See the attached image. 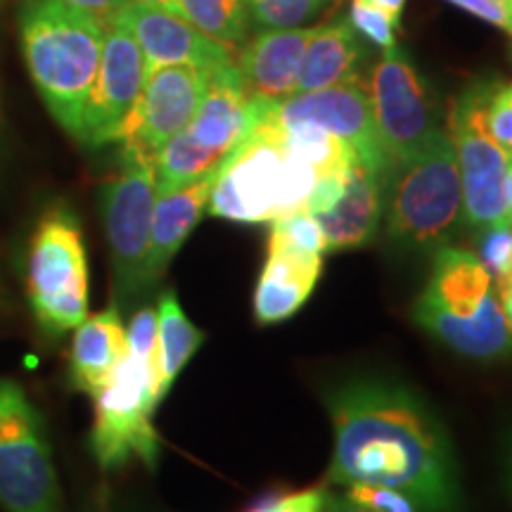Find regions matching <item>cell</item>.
<instances>
[{
  "label": "cell",
  "mask_w": 512,
  "mask_h": 512,
  "mask_svg": "<svg viewBox=\"0 0 512 512\" xmlns=\"http://www.w3.org/2000/svg\"><path fill=\"white\" fill-rule=\"evenodd\" d=\"M482 88L465 91L448 114V136L456 147L463 214L472 228H486L508 221L505 207V176L512 157L486 131L482 121Z\"/></svg>",
  "instance_id": "obj_8"
},
{
  "label": "cell",
  "mask_w": 512,
  "mask_h": 512,
  "mask_svg": "<svg viewBox=\"0 0 512 512\" xmlns=\"http://www.w3.org/2000/svg\"><path fill=\"white\" fill-rule=\"evenodd\" d=\"M19 31L38 93L57 124L76 138L98 76L105 27L57 0H24Z\"/></svg>",
  "instance_id": "obj_2"
},
{
  "label": "cell",
  "mask_w": 512,
  "mask_h": 512,
  "mask_svg": "<svg viewBox=\"0 0 512 512\" xmlns=\"http://www.w3.org/2000/svg\"><path fill=\"white\" fill-rule=\"evenodd\" d=\"M363 55L356 29L349 19L320 24L306 46L302 72H299L297 93H311L330 88L356 76V64ZM294 93V95H297Z\"/></svg>",
  "instance_id": "obj_23"
},
{
  "label": "cell",
  "mask_w": 512,
  "mask_h": 512,
  "mask_svg": "<svg viewBox=\"0 0 512 512\" xmlns=\"http://www.w3.org/2000/svg\"><path fill=\"white\" fill-rule=\"evenodd\" d=\"M508 486L512 494V444H510V456H508Z\"/></svg>",
  "instance_id": "obj_42"
},
{
  "label": "cell",
  "mask_w": 512,
  "mask_h": 512,
  "mask_svg": "<svg viewBox=\"0 0 512 512\" xmlns=\"http://www.w3.org/2000/svg\"><path fill=\"white\" fill-rule=\"evenodd\" d=\"M316 27L266 29L235 55L242 86L249 98L283 102L297 93L302 60Z\"/></svg>",
  "instance_id": "obj_16"
},
{
  "label": "cell",
  "mask_w": 512,
  "mask_h": 512,
  "mask_svg": "<svg viewBox=\"0 0 512 512\" xmlns=\"http://www.w3.org/2000/svg\"><path fill=\"white\" fill-rule=\"evenodd\" d=\"M209 72L195 64H166L145 76L143 93L121 131V162H157L159 150L178 136L207 93Z\"/></svg>",
  "instance_id": "obj_9"
},
{
  "label": "cell",
  "mask_w": 512,
  "mask_h": 512,
  "mask_svg": "<svg viewBox=\"0 0 512 512\" xmlns=\"http://www.w3.org/2000/svg\"><path fill=\"white\" fill-rule=\"evenodd\" d=\"M382 183V174L368 164L358 159L351 164L342 200L330 211L316 216L323 228L328 254L373 242L382 221Z\"/></svg>",
  "instance_id": "obj_19"
},
{
  "label": "cell",
  "mask_w": 512,
  "mask_h": 512,
  "mask_svg": "<svg viewBox=\"0 0 512 512\" xmlns=\"http://www.w3.org/2000/svg\"><path fill=\"white\" fill-rule=\"evenodd\" d=\"M482 121L489 136L512 157V83H484Z\"/></svg>",
  "instance_id": "obj_29"
},
{
  "label": "cell",
  "mask_w": 512,
  "mask_h": 512,
  "mask_svg": "<svg viewBox=\"0 0 512 512\" xmlns=\"http://www.w3.org/2000/svg\"><path fill=\"white\" fill-rule=\"evenodd\" d=\"M57 3L67 5V8L79 10L83 15L93 17L102 27H112L114 19L121 10L126 8L128 0H57Z\"/></svg>",
  "instance_id": "obj_36"
},
{
  "label": "cell",
  "mask_w": 512,
  "mask_h": 512,
  "mask_svg": "<svg viewBox=\"0 0 512 512\" xmlns=\"http://www.w3.org/2000/svg\"><path fill=\"white\" fill-rule=\"evenodd\" d=\"M128 3H143V5H155V8H164V10L178 12V0H128Z\"/></svg>",
  "instance_id": "obj_40"
},
{
  "label": "cell",
  "mask_w": 512,
  "mask_h": 512,
  "mask_svg": "<svg viewBox=\"0 0 512 512\" xmlns=\"http://www.w3.org/2000/svg\"><path fill=\"white\" fill-rule=\"evenodd\" d=\"M387 233L401 245L439 247L465 221L456 147L439 131L387 171L382 183Z\"/></svg>",
  "instance_id": "obj_4"
},
{
  "label": "cell",
  "mask_w": 512,
  "mask_h": 512,
  "mask_svg": "<svg viewBox=\"0 0 512 512\" xmlns=\"http://www.w3.org/2000/svg\"><path fill=\"white\" fill-rule=\"evenodd\" d=\"M178 15L228 48L245 43L252 27L245 0H178Z\"/></svg>",
  "instance_id": "obj_25"
},
{
  "label": "cell",
  "mask_w": 512,
  "mask_h": 512,
  "mask_svg": "<svg viewBox=\"0 0 512 512\" xmlns=\"http://www.w3.org/2000/svg\"><path fill=\"white\" fill-rule=\"evenodd\" d=\"M268 247L287 249V252L323 256L328 254L325 247L323 228L311 211L299 209L292 214L280 216L271 221V235H268Z\"/></svg>",
  "instance_id": "obj_26"
},
{
  "label": "cell",
  "mask_w": 512,
  "mask_h": 512,
  "mask_svg": "<svg viewBox=\"0 0 512 512\" xmlns=\"http://www.w3.org/2000/svg\"><path fill=\"white\" fill-rule=\"evenodd\" d=\"M332 484L401 491L418 512H463L458 465L444 425L401 384L361 380L328 396Z\"/></svg>",
  "instance_id": "obj_1"
},
{
  "label": "cell",
  "mask_w": 512,
  "mask_h": 512,
  "mask_svg": "<svg viewBox=\"0 0 512 512\" xmlns=\"http://www.w3.org/2000/svg\"><path fill=\"white\" fill-rule=\"evenodd\" d=\"M268 105L273 102L249 98L242 86L238 64L233 62L209 74L207 93L183 133L200 150L223 162L228 152L252 133Z\"/></svg>",
  "instance_id": "obj_15"
},
{
  "label": "cell",
  "mask_w": 512,
  "mask_h": 512,
  "mask_svg": "<svg viewBox=\"0 0 512 512\" xmlns=\"http://www.w3.org/2000/svg\"><path fill=\"white\" fill-rule=\"evenodd\" d=\"M114 24L124 27L136 38L145 55L147 72L166 67V64H195L204 72L214 74L235 62L233 48L202 34L178 12L155 8V5L128 3L114 19Z\"/></svg>",
  "instance_id": "obj_14"
},
{
  "label": "cell",
  "mask_w": 512,
  "mask_h": 512,
  "mask_svg": "<svg viewBox=\"0 0 512 512\" xmlns=\"http://www.w3.org/2000/svg\"><path fill=\"white\" fill-rule=\"evenodd\" d=\"M505 207H508V221H512V162L508 166V176H505Z\"/></svg>",
  "instance_id": "obj_41"
},
{
  "label": "cell",
  "mask_w": 512,
  "mask_h": 512,
  "mask_svg": "<svg viewBox=\"0 0 512 512\" xmlns=\"http://www.w3.org/2000/svg\"><path fill=\"white\" fill-rule=\"evenodd\" d=\"M491 292L494 280L477 254L458 247H441L420 299L453 316H472Z\"/></svg>",
  "instance_id": "obj_22"
},
{
  "label": "cell",
  "mask_w": 512,
  "mask_h": 512,
  "mask_svg": "<svg viewBox=\"0 0 512 512\" xmlns=\"http://www.w3.org/2000/svg\"><path fill=\"white\" fill-rule=\"evenodd\" d=\"M126 349L143 358L157 356V309L145 306L126 328Z\"/></svg>",
  "instance_id": "obj_32"
},
{
  "label": "cell",
  "mask_w": 512,
  "mask_h": 512,
  "mask_svg": "<svg viewBox=\"0 0 512 512\" xmlns=\"http://www.w3.org/2000/svg\"><path fill=\"white\" fill-rule=\"evenodd\" d=\"M126 354V328L117 306L95 313L76 328L69 358L72 387L95 396L110 382Z\"/></svg>",
  "instance_id": "obj_21"
},
{
  "label": "cell",
  "mask_w": 512,
  "mask_h": 512,
  "mask_svg": "<svg viewBox=\"0 0 512 512\" xmlns=\"http://www.w3.org/2000/svg\"><path fill=\"white\" fill-rule=\"evenodd\" d=\"M347 496L373 512H418L411 498L403 496L401 491L387 489V486L351 484Z\"/></svg>",
  "instance_id": "obj_31"
},
{
  "label": "cell",
  "mask_w": 512,
  "mask_h": 512,
  "mask_svg": "<svg viewBox=\"0 0 512 512\" xmlns=\"http://www.w3.org/2000/svg\"><path fill=\"white\" fill-rule=\"evenodd\" d=\"M31 311L43 330L62 335L88 318V259L81 223L67 204L38 221L27 259Z\"/></svg>",
  "instance_id": "obj_5"
},
{
  "label": "cell",
  "mask_w": 512,
  "mask_h": 512,
  "mask_svg": "<svg viewBox=\"0 0 512 512\" xmlns=\"http://www.w3.org/2000/svg\"><path fill=\"white\" fill-rule=\"evenodd\" d=\"M368 3H373L380 10L389 12V15L396 19V22H399L401 15H403V10H406V0H368Z\"/></svg>",
  "instance_id": "obj_39"
},
{
  "label": "cell",
  "mask_w": 512,
  "mask_h": 512,
  "mask_svg": "<svg viewBox=\"0 0 512 512\" xmlns=\"http://www.w3.org/2000/svg\"><path fill=\"white\" fill-rule=\"evenodd\" d=\"M325 512H373L366 505L351 501L349 496H332L328 498V505H325Z\"/></svg>",
  "instance_id": "obj_37"
},
{
  "label": "cell",
  "mask_w": 512,
  "mask_h": 512,
  "mask_svg": "<svg viewBox=\"0 0 512 512\" xmlns=\"http://www.w3.org/2000/svg\"><path fill=\"white\" fill-rule=\"evenodd\" d=\"M413 320L448 349L467 358L494 361L512 351V328L496 292H491L472 316H453L418 299Z\"/></svg>",
  "instance_id": "obj_17"
},
{
  "label": "cell",
  "mask_w": 512,
  "mask_h": 512,
  "mask_svg": "<svg viewBox=\"0 0 512 512\" xmlns=\"http://www.w3.org/2000/svg\"><path fill=\"white\" fill-rule=\"evenodd\" d=\"M328 498L330 494L325 486H311V489L271 498V501L256 505L252 512H325Z\"/></svg>",
  "instance_id": "obj_33"
},
{
  "label": "cell",
  "mask_w": 512,
  "mask_h": 512,
  "mask_svg": "<svg viewBox=\"0 0 512 512\" xmlns=\"http://www.w3.org/2000/svg\"><path fill=\"white\" fill-rule=\"evenodd\" d=\"M370 107L389 169L418 152L439 131L437 110L413 62L392 48L368 79Z\"/></svg>",
  "instance_id": "obj_11"
},
{
  "label": "cell",
  "mask_w": 512,
  "mask_h": 512,
  "mask_svg": "<svg viewBox=\"0 0 512 512\" xmlns=\"http://www.w3.org/2000/svg\"><path fill=\"white\" fill-rule=\"evenodd\" d=\"M323 256L268 247L264 271L254 292V318L259 325L283 323L309 302L316 287Z\"/></svg>",
  "instance_id": "obj_20"
},
{
  "label": "cell",
  "mask_w": 512,
  "mask_h": 512,
  "mask_svg": "<svg viewBox=\"0 0 512 512\" xmlns=\"http://www.w3.org/2000/svg\"><path fill=\"white\" fill-rule=\"evenodd\" d=\"M498 302H501L503 311H505V318H508L510 328H512V271L505 280L498 283Z\"/></svg>",
  "instance_id": "obj_38"
},
{
  "label": "cell",
  "mask_w": 512,
  "mask_h": 512,
  "mask_svg": "<svg viewBox=\"0 0 512 512\" xmlns=\"http://www.w3.org/2000/svg\"><path fill=\"white\" fill-rule=\"evenodd\" d=\"M477 259L498 285L512 271V221L477 230Z\"/></svg>",
  "instance_id": "obj_28"
},
{
  "label": "cell",
  "mask_w": 512,
  "mask_h": 512,
  "mask_svg": "<svg viewBox=\"0 0 512 512\" xmlns=\"http://www.w3.org/2000/svg\"><path fill=\"white\" fill-rule=\"evenodd\" d=\"M501 3L505 5V10H508L510 15H512V0H501Z\"/></svg>",
  "instance_id": "obj_43"
},
{
  "label": "cell",
  "mask_w": 512,
  "mask_h": 512,
  "mask_svg": "<svg viewBox=\"0 0 512 512\" xmlns=\"http://www.w3.org/2000/svg\"><path fill=\"white\" fill-rule=\"evenodd\" d=\"M95 399V425L91 434L93 456L100 467L114 470L138 458L157 465L159 437L152 425L157 411V366L155 358H143L126 349L110 382Z\"/></svg>",
  "instance_id": "obj_6"
},
{
  "label": "cell",
  "mask_w": 512,
  "mask_h": 512,
  "mask_svg": "<svg viewBox=\"0 0 512 512\" xmlns=\"http://www.w3.org/2000/svg\"><path fill=\"white\" fill-rule=\"evenodd\" d=\"M204 332L190 323L176 292H164L157 304V396L164 399L171 384L202 347Z\"/></svg>",
  "instance_id": "obj_24"
},
{
  "label": "cell",
  "mask_w": 512,
  "mask_h": 512,
  "mask_svg": "<svg viewBox=\"0 0 512 512\" xmlns=\"http://www.w3.org/2000/svg\"><path fill=\"white\" fill-rule=\"evenodd\" d=\"M100 512H105V510H100Z\"/></svg>",
  "instance_id": "obj_44"
},
{
  "label": "cell",
  "mask_w": 512,
  "mask_h": 512,
  "mask_svg": "<svg viewBox=\"0 0 512 512\" xmlns=\"http://www.w3.org/2000/svg\"><path fill=\"white\" fill-rule=\"evenodd\" d=\"M268 117L278 124H313L323 128L344 140L354 150L358 162L368 164L382 178L387 176L389 159L375 131L368 83L358 74L330 88L297 93L283 102H273Z\"/></svg>",
  "instance_id": "obj_12"
},
{
  "label": "cell",
  "mask_w": 512,
  "mask_h": 512,
  "mask_svg": "<svg viewBox=\"0 0 512 512\" xmlns=\"http://www.w3.org/2000/svg\"><path fill=\"white\" fill-rule=\"evenodd\" d=\"M124 169L100 190L102 221L110 242L117 292L133 297L147 287L152 209L157 200L155 164L121 162Z\"/></svg>",
  "instance_id": "obj_10"
},
{
  "label": "cell",
  "mask_w": 512,
  "mask_h": 512,
  "mask_svg": "<svg viewBox=\"0 0 512 512\" xmlns=\"http://www.w3.org/2000/svg\"><path fill=\"white\" fill-rule=\"evenodd\" d=\"M145 55L119 24L105 29L98 76L88 95L76 140L88 147L119 143L121 131L145 86Z\"/></svg>",
  "instance_id": "obj_13"
},
{
  "label": "cell",
  "mask_w": 512,
  "mask_h": 512,
  "mask_svg": "<svg viewBox=\"0 0 512 512\" xmlns=\"http://www.w3.org/2000/svg\"><path fill=\"white\" fill-rule=\"evenodd\" d=\"M264 114L216 169L207 204L216 219L266 223L306 209L316 169L283 145Z\"/></svg>",
  "instance_id": "obj_3"
},
{
  "label": "cell",
  "mask_w": 512,
  "mask_h": 512,
  "mask_svg": "<svg viewBox=\"0 0 512 512\" xmlns=\"http://www.w3.org/2000/svg\"><path fill=\"white\" fill-rule=\"evenodd\" d=\"M446 3L456 5V8L470 12V15L482 19V22H489L512 34V15L505 10L501 0H446Z\"/></svg>",
  "instance_id": "obj_35"
},
{
  "label": "cell",
  "mask_w": 512,
  "mask_h": 512,
  "mask_svg": "<svg viewBox=\"0 0 512 512\" xmlns=\"http://www.w3.org/2000/svg\"><path fill=\"white\" fill-rule=\"evenodd\" d=\"M249 19L259 29L302 27L306 19L318 15L328 0H245Z\"/></svg>",
  "instance_id": "obj_27"
},
{
  "label": "cell",
  "mask_w": 512,
  "mask_h": 512,
  "mask_svg": "<svg viewBox=\"0 0 512 512\" xmlns=\"http://www.w3.org/2000/svg\"><path fill=\"white\" fill-rule=\"evenodd\" d=\"M349 22L358 34L366 36L368 41H373L382 50L396 48V27H399V22L389 12L368 3V0H351Z\"/></svg>",
  "instance_id": "obj_30"
},
{
  "label": "cell",
  "mask_w": 512,
  "mask_h": 512,
  "mask_svg": "<svg viewBox=\"0 0 512 512\" xmlns=\"http://www.w3.org/2000/svg\"><path fill=\"white\" fill-rule=\"evenodd\" d=\"M349 169L351 166L318 176L316 185H313V190L309 195V202H306V211H311L313 216H318V214H325V211H330L332 207H335V204L342 200L344 188H347Z\"/></svg>",
  "instance_id": "obj_34"
},
{
  "label": "cell",
  "mask_w": 512,
  "mask_h": 512,
  "mask_svg": "<svg viewBox=\"0 0 512 512\" xmlns=\"http://www.w3.org/2000/svg\"><path fill=\"white\" fill-rule=\"evenodd\" d=\"M211 183H214V174L197 178L181 188L157 192L155 209H152L150 249H147V287L162 278L174 256L181 252L183 242L202 221L209 204Z\"/></svg>",
  "instance_id": "obj_18"
},
{
  "label": "cell",
  "mask_w": 512,
  "mask_h": 512,
  "mask_svg": "<svg viewBox=\"0 0 512 512\" xmlns=\"http://www.w3.org/2000/svg\"><path fill=\"white\" fill-rule=\"evenodd\" d=\"M0 508L62 512L46 425L19 384L0 382Z\"/></svg>",
  "instance_id": "obj_7"
}]
</instances>
